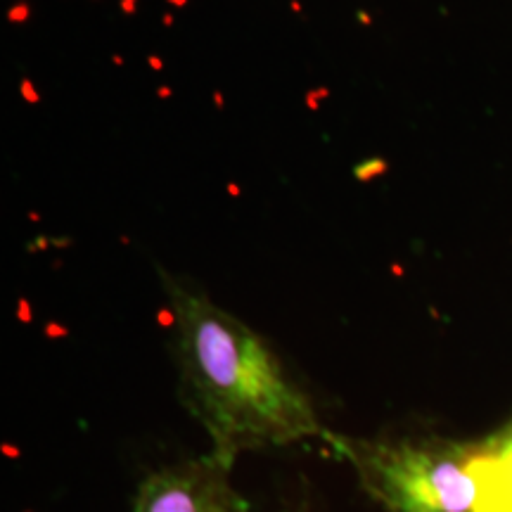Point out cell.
I'll return each mask as SVG.
<instances>
[{
	"instance_id": "1",
	"label": "cell",
	"mask_w": 512,
	"mask_h": 512,
	"mask_svg": "<svg viewBox=\"0 0 512 512\" xmlns=\"http://www.w3.org/2000/svg\"><path fill=\"white\" fill-rule=\"evenodd\" d=\"M181 396L221 460L245 451L328 437L309 394L264 337L242 320L176 287L171 290Z\"/></svg>"
},
{
	"instance_id": "2",
	"label": "cell",
	"mask_w": 512,
	"mask_h": 512,
	"mask_svg": "<svg viewBox=\"0 0 512 512\" xmlns=\"http://www.w3.org/2000/svg\"><path fill=\"white\" fill-rule=\"evenodd\" d=\"M354 465L366 491L387 512H475L470 472L475 444L446 439L366 441L325 437Z\"/></svg>"
},
{
	"instance_id": "3",
	"label": "cell",
	"mask_w": 512,
	"mask_h": 512,
	"mask_svg": "<svg viewBox=\"0 0 512 512\" xmlns=\"http://www.w3.org/2000/svg\"><path fill=\"white\" fill-rule=\"evenodd\" d=\"M216 453L162 467L140 484L133 512H247Z\"/></svg>"
},
{
	"instance_id": "4",
	"label": "cell",
	"mask_w": 512,
	"mask_h": 512,
	"mask_svg": "<svg viewBox=\"0 0 512 512\" xmlns=\"http://www.w3.org/2000/svg\"><path fill=\"white\" fill-rule=\"evenodd\" d=\"M475 477V512H512V422L494 439L475 444L470 460Z\"/></svg>"
},
{
	"instance_id": "5",
	"label": "cell",
	"mask_w": 512,
	"mask_h": 512,
	"mask_svg": "<svg viewBox=\"0 0 512 512\" xmlns=\"http://www.w3.org/2000/svg\"><path fill=\"white\" fill-rule=\"evenodd\" d=\"M387 171H389V164L384 162L382 157H370V159H366V162L354 166V178L361 183H368L377 176H384Z\"/></svg>"
},
{
	"instance_id": "6",
	"label": "cell",
	"mask_w": 512,
	"mask_h": 512,
	"mask_svg": "<svg viewBox=\"0 0 512 512\" xmlns=\"http://www.w3.org/2000/svg\"><path fill=\"white\" fill-rule=\"evenodd\" d=\"M31 17V5L29 3H15L8 10V22L10 24H27Z\"/></svg>"
},
{
	"instance_id": "7",
	"label": "cell",
	"mask_w": 512,
	"mask_h": 512,
	"mask_svg": "<svg viewBox=\"0 0 512 512\" xmlns=\"http://www.w3.org/2000/svg\"><path fill=\"white\" fill-rule=\"evenodd\" d=\"M19 93H22V100L29 102V105H38V102H41V93L36 91L34 81H31L29 76H24V79L19 81Z\"/></svg>"
},
{
	"instance_id": "8",
	"label": "cell",
	"mask_w": 512,
	"mask_h": 512,
	"mask_svg": "<svg viewBox=\"0 0 512 512\" xmlns=\"http://www.w3.org/2000/svg\"><path fill=\"white\" fill-rule=\"evenodd\" d=\"M119 8H121V12H124V15H136L138 0H121Z\"/></svg>"
},
{
	"instance_id": "9",
	"label": "cell",
	"mask_w": 512,
	"mask_h": 512,
	"mask_svg": "<svg viewBox=\"0 0 512 512\" xmlns=\"http://www.w3.org/2000/svg\"><path fill=\"white\" fill-rule=\"evenodd\" d=\"M356 19L361 27H373V15L368 10H356Z\"/></svg>"
},
{
	"instance_id": "10",
	"label": "cell",
	"mask_w": 512,
	"mask_h": 512,
	"mask_svg": "<svg viewBox=\"0 0 512 512\" xmlns=\"http://www.w3.org/2000/svg\"><path fill=\"white\" fill-rule=\"evenodd\" d=\"M306 110H309V112H318L320 110V100L316 98V95H313V91H309V93H306Z\"/></svg>"
},
{
	"instance_id": "11",
	"label": "cell",
	"mask_w": 512,
	"mask_h": 512,
	"mask_svg": "<svg viewBox=\"0 0 512 512\" xmlns=\"http://www.w3.org/2000/svg\"><path fill=\"white\" fill-rule=\"evenodd\" d=\"M147 64H150V69H155V72H162L164 69V60L159 55H147Z\"/></svg>"
},
{
	"instance_id": "12",
	"label": "cell",
	"mask_w": 512,
	"mask_h": 512,
	"mask_svg": "<svg viewBox=\"0 0 512 512\" xmlns=\"http://www.w3.org/2000/svg\"><path fill=\"white\" fill-rule=\"evenodd\" d=\"M313 95H316V98H318L320 102H323V100H328V98H330L332 91H330L328 86H320V88H313Z\"/></svg>"
},
{
	"instance_id": "13",
	"label": "cell",
	"mask_w": 512,
	"mask_h": 512,
	"mask_svg": "<svg viewBox=\"0 0 512 512\" xmlns=\"http://www.w3.org/2000/svg\"><path fill=\"white\" fill-rule=\"evenodd\" d=\"M211 100H214L216 110H223V107H226V98H223L221 91H214V95H211Z\"/></svg>"
},
{
	"instance_id": "14",
	"label": "cell",
	"mask_w": 512,
	"mask_h": 512,
	"mask_svg": "<svg viewBox=\"0 0 512 512\" xmlns=\"http://www.w3.org/2000/svg\"><path fill=\"white\" fill-rule=\"evenodd\" d=\"M171 95H174V91H171V86H159L157 88V98L159 100H169Z\"/></svg>"
},
{
	"instance_id": "15",
	"label": "cell",
	"mask_w": 512,
	"mask_h": 512,
	"mask_svg": "<svg viewBox=\"0 0 512 512\" xmlns=\"http://www.w3.org/2000/svg\"><path fill=\"white\" fill-rule=\"evenodd\" d=\"M174 22H176L174 15H171V12H164V15H162V24H164V27L171 29V27H174Z\"/></svg>"
},
{
	"instance_id": "16",
	"label": "cell",
	"mask_w": 512,
	"mask_h": 512,
	"mask_svg": "<svg viewBox=\"0 0 512 512\" xmlns=\"http://www.w3.org/2000/svg\"><path fill=\"white\" fill-rule=\"evenodd\" d=\"M290 10H292V12H297V15H302V12H304L302 3H299V0H290Z\"/></svg>"
},
{
	"instance_id": "17",
	"label": "cell",
	"mask_w": 512,
	"mask_h": 512,
	"mask_svg": "<svg viewBox=\"0 0 512 512\" xmlns=\"http://www.w3.org/2000/svg\"><path fill=\"white\" fill-rule=\"evenodd\" d=\"M164 3L174 5V8H185V5H188V0H164Z\"/></svg>"
},
{
	"instance_id": "18",
	"label": "cell",
	"mask_w": 512,
	"mask_h": 512,
	"mask_svg": "<svg viewBox=\"0 0 512 512\" xmlns=\"http://www.w3.org/2000/svg\"><path fill=\"white\" fill-rule=\"evenodd\" d=\"M112 64L114 67H124V55H112Z\"/></svg>"
},
{
	"instance_id": "19",
	"label": "cell",
	"mask_w": 512,
	"mask_h": 512,
	"mask_svg": "<svg viewBox=\"0 0 512 512\" xmlns=\"http://www.w3.org/2000/svg\"><path fill=\"white\" fill-rule=\"evenodd\" d=\"M228 192H230V195H240V188L235 183H230L228 185Z\"/></svg>"
}]
</instances>
